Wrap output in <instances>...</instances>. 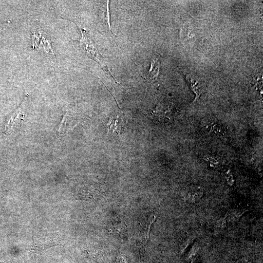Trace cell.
<instances>
[{
	"label": "cell",
	"mask_w": 263,
	"mask_h": 263,
	"mask_svg": "<svg viewBox=\"0 0 263 263\" xmlns=\"http://www.w3.org/2000/svg\"><path fill=\"white\" fill-rule=\"evenodd\" d=\"M25 114L21 107L17 108L9 116L5 127V133H10L19 127L24 119Z\"/></svg>",
	"instance_id": "2"
},
{
	"label": "cell",
	"mask_w": 263,
	"mask_h": 263,
	"mask_svg": "<svg viewBox=\"0 0 263 263\" xmlns=\"http://www.w3.org/2000/svg\"><path fill=\"white\" fill-rule=\"evenodd\" d=\"M160 67L159 60L155 57H153L150 60V68L146 76V78L150 82L155 81L158 77Z\"/></svg>",
	"instance_id": "3"
},
{
	"label": "cell",
	"mask_w": 263,
	"mask_h": 263,
	"mask_svg": "<svg viewBox=\"0 0 263 263\" xmlns=\"http://www.w3.org/2000/svg\"><path fill=\"white\" fill-rule=\"evenodd\" d=\"M80 30L82 34V37L80 42L81 46L86 51L89 57L98 63L102 68H103L104 70L106 72H108L111 75L107 67L103 63L102 56L93 44L86 31L82 28H80Z\"/></svg>",
	"instance_id": "1"
},
{
	"label": "cell",
	"mask_w": 263,
	"mask_h": 263,
	"mask_svg": "<svg viewBox=\"0 0 263 263\" xmlns=\"http://www.w3.org/2000/svg\"><path fill=\"white\" fill-rule=\"evenodd\" d=\"M124 225L121 224H118L117 225H114L113 230L114 232L117 233V234H123V233L124 232L125 227Z\"/></svg>",
	"instance_id": "8"
},
{
	"label": "cell",
	"mask_w": 263,
	"mask_h": 263,
	"mask_svg": "<svg viewBox=\"0 0 263 263\" xmlns=\"http://www.w3.org/2000/svg\"><path fill=\"white\" fill-rule=\"evenodd\" d=\"M203 195L201 191H195L189 194V199L191 202H195L199 200Z\"/></svg>",
	"instance_id": "7"
},
{
	"label": "cell",
	"mask_w": 263,
	"mask_h": 263,
	"mask_svg": "<svg viewBox=\"0 0 263 263\" xmlns=\"http://www.w3.org/2000/svg\"><path fill=\"white\" fill-rule=\"evenodd\" d=\"M245 212L233 210L229 211L225 215L226 218L230 222H236Z\"/></svg>",
	"instance_id": "5"
},
{
	"label": "cell",
	"mask_w": 263,
	"mask_h": 263,
	"mask_svg": "<svg viewBox=\"0 0 263 263\" xmlns=\"http://www.w3.org/2000/svg\"><path fill=\"white\" fill-rule=\"evenodd\" d=\"M216 225L218 227L220 228H224L226 226V221L225 216L223 218H221L217 220L216 222Z\"/></svg>",
	"instance_id": "9"
},
{
	"label": "cell",
	"mask_w": 263,
	"mask_h": 263,
	"mask_svg": "<svg viewBox=\"0 0 263 263\" xmlns=\"http://www.w3.org/2000/svg\"><path fill=\"white\" fill-rule=\"evenodd\" d=\"M118 122V119H113L111 120L108 125L109 131L112 130V132H116L118 134H119L120 129H119Z\"/></svg>",
	"instance_id": "6"
},
{
	"label": "cell",
	"mask_w": 263,
	"mask_h": 263,
	"mask_svg": "<svg viewBox=\"0 0 263 263\" xmlns=\"http://www.w3.org/2000/svg\"><path fill=\"white\" fill-rule=\"evenodd\" d=\"M235 263H251L249 262L248 260H247V259L243 258L238 260Z\"/></svg>",
	"instance_id": "10"
},
{
	"label": "cell",
	"mask_w": 263,
	"mask_h": 263,
	"mask_svg": "<svg viewBox=\"0 0 263 263\" xmlns=\"http://www.w3.org/2000/svg\"><path fill=\"white\" fill-rule=\"evenodd\" d=\"M191 89L194 92L196 95V98L199 97L201 94L200 87L198 82L196 80L193 75H188L186 77Z\"/></svg>",
	"instance_id": "4"
}]
</instances>
